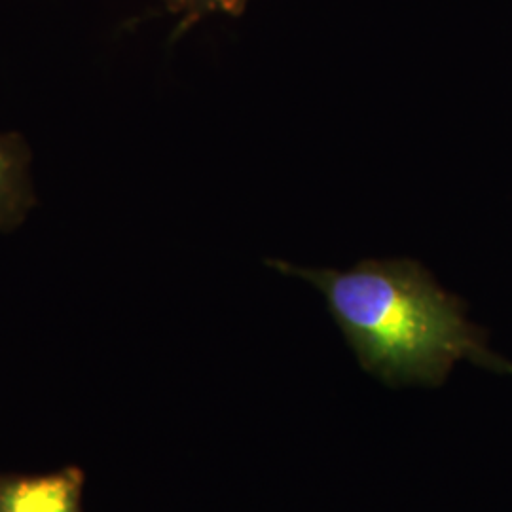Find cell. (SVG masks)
Returning a JSON list of instances; mask_svg holds the SVG:
<instances>
[{"mask_svg": "<svg viewBox=\"0 0 512 512\" xmlns=\"http://www.w3.org/2000/svg\"><path fill=\"white\" fill-rule=\"evenodd\" d=\"M169 2L181 10H190L194 14H202V12L236 14L245 4V0H169Z\"/></svg>", "mask_w": 512, "mask_h": 512, "instance_id": "277c9868", "label": "cell"}, {"mask_svg": "<svg viewBox=\"0 0 512 512\" xmlns=\"http://www.w3.org/2000/svg\"><path fill=\"white\" fill-rule=\"evenodd\" d=\"M84 475L69 467L52 475L0 476V512H82Z\"/></svg>", "mask_w": 512, "mask_h": 512, "instance_id": "7a4b0ae2", "label": "cell"}, {"mask_svg": "<svg viewBox=\"0 0 512 512\" xmlns=\"http://www.w3.org/2000/svg\"><path fill=\"white\" fill-rule=\"evenodd\" d=\"M325 294L330 313L366 372L393 387L444 384L459 361L512 372L446 293L410 260H368L349 272L277 262Z\"/></svg>", "mask_w": 512, "mask_h": 512, "instance_id": "6da1fadb", "label": "cell"}, {"mask_svg": "<svg viewBox=\"0 0 512 512\" xmlns=\"http://www.w3.org/2000/svg\"><path fill=\"white\" fill-rule=\"evenodd\" d=\"M18 190V162L14 154L0 145V213L14 203Z\"/></svg>", "mask_w": 512, "mask_h": 512, "instance_id": "3957f363", "label": "cell"}]
</instances>
